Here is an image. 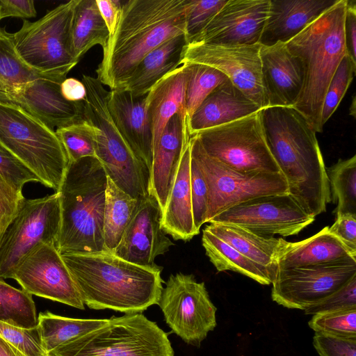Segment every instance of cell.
Segmentation results:
<instances>
[{"mask_svg":"<svg viewBox=\"0 0 356 356\" xmlns=\"http://www.w3.org/2000/svg\"><path fill=\"white\" fill-rule=\"evenodd\" d=\"M269 149L283 174L288 193L314 217L325 212L331 195L316 132L292 106L260 111Z\"/></svg>","mask_w":356,"mask_h":356,"instance_id":"6da1fadb","label":"cell"},{"mask_svg":"<svg viewBox=\"0 0 356 356\" xmlns=\"http://www.w3.org/2000/svg\"><path fill=\"white\" fill-rule=\"evenodd\" d=\"M190 0H129L103 49L97 79L115 90L127 81L141 60L168 40L185 33Z\"/></svg>","mask_w":356,"mask_h":356,"instance_id":"7a4b0ae2","label":"cell"},{"mask_svg":"<svg viewBox=\"0 0 356 356\" xmlns=\"http://www.w3.org/2000/svg\"><path fill=\"white\" fill-rule=\"evenodd\" d=\"M61 256L90 309L136 314L158 304L163 287L156 264L137 265L108 251Z\"/></svg>","mask_w":356,"mask_h":356,"instance_id":"3957f363","label":"cell"},{"mask_svg":"<svg viewBox=\"0 0 356 356\" xmlns=\"http://www.w3.org/2000/svg\"><path fill=\"white\" fill-rule=\"evenodd\" d=\"M107 175L96 157L70 162L59 190L60 254L107 251L104 214Z\"/></svg>","mask_w":356,"mask_h":356,"instance_id":"277c9868","label":"cell"},{"mask_svg":"<svg viewBox=\"0 0 356 356\" xmlns=\"http://www.w3.org/2000/svg\"><path fill=\"white\" fill-rule=\"evenodd\" d=\"M347 0L338 1L286 43L303 64L305 79L293 106L322 132L321 109L329 83L341 60L348 54L344 22Z\"/></svg>","mask_w":356,"mask_h":356,"instance_id":"5b68a950","label":"cell"},{"mask_svg":"<svg viewBox=\"0 0 356 356\" xmlns=\"http://www.w3.org/2000/svg\"><path fill=\"white\" fill-rule=\"evenodd\" d=\"M0 145L57 192L69 165L55 131L15 104L0 101Z\"/></svg>","mask_w":356,"mask_h":356,"instance_id":"8992f818","label":"cell"},{"mask_svg":"<svg viewBox=\"0 0 356 356\" xmlns=\"http://www.w3.org/2000/svg\"><path fill=\"white\" fill-rule=\"evenodd\" d=\"M55 356H175L168 334L142 313L106 324L55 349Z\"/></svg>","mask_w":356,"mask_h":356,"instance_id":"52a82bcc","label":"cell"},{"mask_svg":"<svg viewBox=\"0 0 356 356\" xmlns=\"http://www.w3.org/2000/svg\"><path fill=\"white\" fill-rule=\"evenodd\" d=\"M77 0L61 3L35 22L24 20L13 33L15 49L32 68L67 78L79 63L70 43L73 12Z\"/></svg>","mask_w":356,"mask_h":356,"instance_id":"ba28073f","label":"cell"},{"mask_svg":"<svg viewBox=\"0 0 356 356\" xmlns=\"http://www.w3.org/2000/svg\"><path fill=\"white\" fill-rule=\"evenodd\" d=\"M260 111L194 136L208 156L235 171L281 172L266 143Z\"/></svg>","mask_w":356,"mask_h":356,"instance_id":"9c48e42d","label":"cell"},{"mask_svg":"<svg viewBox=\"0 0 356 356\" xmlns=\"http://www.w3.org/2000/svg\"><path fill=\"white\" fill-rule=\"evenodd\" d=\"M190 144L191 156L199 165L207 186L206 222L247 200L288 193V185L282 172H238L208 156L196 136H191Z\"/></svg>","mask_w":356,"mask_h":356,"instance_id":"30bf717a","label":"cell"},{"mask_svg":"<svg viewBox=\"0 0 356 356\" xmlns=\"http://www.w3.org/2000/svg\"><path fill=\"white\" fill-rule=\"evenodd\" d=\"M61 224L60 195L26 199L0 239V278H11L19 264L42 243L57 245Z\"/></svg>","mask_w":356,"mask_h":356,"instance_id":"8fae6325","label":"cell"},{"mask_svg":"<svg viewBox=\"0 0 356 356\" xmlns=\"http://www.w3.org/2000/svg\"><path fill=\"white\" fill-rule=\"evenodd\" d=\"M157 305L172 332L187 344L200 347L216 327L217 308L204 282L192 274H171Z\"/></svg>","mask_w":356,"mask_h":356,"instance_id":"7c38bea8","label":"cell"},{"mask_svg":"<svg viewBox=\"0 0 356 356\" xmlns=\"http://www.w3.org/2000/svg\"><path fill=\"white\" fill-rule=\"evenodd\" d=\"M309 214L289 193L258 197L221 212L209 223L234 225L259 235H297L312 224Z\"/></svg>","mask_w":356,"mask_h":356,"instance_id":"4fadbf2b","label":"cell"},{"mask_svg":"<svg viewBox=\"0 0 356 356\" xmlns=\"http://www.w3.org/2000/svg\"><path fill=\"white\" fill-rule=\"evenodd\" d=\"M356 275V260L278 269L272 300L288 309L305 310L332 294Z\"/></svg>","mask_w":356,"mask_h":356,"instance_id":"5bb4252c","label":"cell"},{"mask_svg":"<svg viewBox=\"0 0 356 356\" xmlns=\"http://www.w3.org/2000/svg\"><path fill=\"white\" fill-rule=\"evenodd\" d=\"M261 46L189 43L183 49L181 64H202L219 70L263 108L266 102L261 81Z\"/></svg>","mask_w":356,"mask_h":356,"instance_id":"9a60e30c","label":"cell"},{"mask_svg":"<svg viewBox=\"0 0 356 356\" xmlns=\"http://www.w3.org/2000/svg\"><path fill=\"white\" fill-rule=\"evenodd\" d=\"M11 279L31 295L84 309L85 305L56 245L42 243L19 264Z\"/></svg>","mask_w":356,"mask_h":356,"instance_id":"2e32d148","label":"cell"},{"mask_svg":"<svg viewBox=\"0 0 356 356\" xmlns=\"http://www.w3.org/2000/svg\"><path fill=\"white\" fill-rule=\"evenodd\" d=\"M63 81L40 78L0 93V101L19 106L49 128H60L83 120V103L66 100L60 92Z\"/></svg>","mask_w":356,"mask_h":356,"instance_id":"e0dca14e","label":"cell"},{"mask_svg":"<svg viewBox=\"0 0 356 356\" xmlns=\"http://www.w3.org/2000/svg\"><path fill=\"white\" fill-rule=\"evenodd\" d=\"M162 213L157 200L151 193L140 200L134 216L113 253L137 265H156V257L164 254L174 245L161 229Z\"/></svg>","mask_w":356,"mask_h":356,"instance_id":"ac0fdd59","label":"cell"},{"mask_svg":"<svg viewBox=\"0 0 356 356\" xmlns=\"http://www.w3.org/2000/svg\"><path fill=\"white\" fill-rule=\"evenodd\" d=\"M269 7L270 0H228L192 43L217 45L258 44Z\"/></svg>","mask_w":356,"mask_h":356,"instance_id":"d6986e66","label":"cell"},{"mask_svg":"<svg viewBox=\"0 0 356 356\" xmlns=\"http://www.w3.org/2000/svg\"><path fill=\"white\" fill-rule=\"evenodd\" d=\"M261 81L268 106H293L302 89L305 70L301 59L286 43L261 46Z\"/></svg>","mask_w":356,"mask_h":356,"instance_id":"ffe728a7","label":"cell"},{"mask_svg":"<svg viewBox=\"0 0 356 356\" xmlns=\"http://www.w3.org/2000/svg\"><path fill=\"white\" fill-rule=\"evenodd\" d=\"M146 95L136 96L121 89L110 90L108 107L131 149L151 172L153 136Z\"/></svg>","mask_w":356,"mask_h":356,"instance_id":"44dd1931","label":"cell"},{"mask_svg":"<svg viewBox=\"0 0 356 356\" xmlns=\"http://www.w3.org/2000/svg\"><path fill=\"white\" fill-rule=\"evenodd\" d=\"M191 136L186 115L176 114L168 121L152 148L150 193L162 211L170 193L181 158Z\"/></svg>","mask_w":356,"mask_h":356,"instance_id":"7402d4cb","label":"cell"},{"mask_svg":"<svg viewBox=\"0 0 356 356\" xmlns=\"http://www.w3.org/2000/svg\"><path fill=\"white\" fill-rule=\"evenodd\" d=\"M338 0H270L268 17L259 40L263 46L286 43Z\"/></svg>","mask_w":356,"mask_h":356,"instance_id":"603a6c76","label":"cell"},{"mask_svg":"<svg viewBox=\"0 0 356 356\" xmlns=\"http://www.w3.org/2000/svg\"><path fill=\"white\" fill-rule=\"evenodd\" d=\"M262 109L229 80L216 87L187 122L191 136L209 128L253 114Z\"/></svg>","mask_w":356,"mask_h":356,"instance_id":"cb8c5ba5","label":"cell"},{"mask_svg":"<svg viewBox=\"0 0 356 356\" xmlns=\"http://www.w3.org/2000/svg\"><path fill=\"white\" fill-rule=\"evenodd\" d=\"M191 144L184 148L177 172L163 210L161 226L174 240L188 241L198 234L195 229L191 192Z\"/></svg>","mask_w":356,"mask_h":356,"instance_id":"d4e9b609","label":"cell"},{"mask_svg":"<svg viewBox=\"0 0 356 356\" xmlns=\"http://www.w3.org/2000/svg\"><path fill=\"white\" fill-rule=\"evenodd\" d=\"M187 68L181 64L159 80L146 95L152 129V148L168 121L176 114L186 115Z\"/></svg>","mask_w":356,"mask_h":356,"instance_id":"484cf974","label":"cell"},{"mask_svg":"<svg viewBox=\"0 0 356 356\" xmlns=\"http://www.w3.org/2000/svg\"><path fill=\"white\" fill-rule=\"evenodd\" d=\"M326 226L298 242H288L278 259V269L356 260V252L329 232Z\"/></svg>","mask_w":356,"mask_h":356,"instance_id":"4316f807","label":"cell"},{"mask_svg":"<svg viewBox=\"0 0 356 356\" xmlns=\"http://www.w3.org/2000/svg\"><path fill=\"white\" fill-rule=\"evenodd\" d=\"M205 228L243 256L265 268L275 280L279 257L287 243L284 238L259 235L234 225L210 223Z\"/></svg>","mask_w":356,"mask_h":356,"instance_id":"83f0119b","label":"cell"},{"mask_svg":"<svg viewBox=\"0 0 356 356\" xmlns=\"http://www.w3.org/2000/svg\"><path fill=\"white\" fill-rule=\"evenodd\" d=\"M186 44L184 35H180L157 47L141 60L119 89L136 96H145L159 80L181 65Z\"/></svg>","mask_w":356,"mask_h":356,"instance_id":"f1b7e54d","label":"cell"},{"mask_svg":"<svg viewBox=\"0 0 356 356\" xmlns=\"http://www.w3.org/2000/svg\"><path fill=\"white\" fill-rule=\"evenodd\" d=\"M108 38L109 33L96 0H77L70 32L71 49L74 58L79 61L95 45H100L103 49Z\"/></svg>","mask_w":356,"mask_h":356,"instance_id":"f546056e","label":"cell"},{"mask_svg":"<svg viewBox=\"0 0 356 356\" xmlns=\"http://www.w3.org/2000/svg\"><path fill=\"white\" fill-rule=\"evenodd\" d=\"M202 243L207 256L218 272L234 271L263 285L273 283V280L265 268L243 256L206 228L202 231Z\"/></svg>","mask_w":356,"mask_h":356,"instance_id":"4dcf8cb0","label":"cell"},{"mask_svg":"<svg viewBox=\"0 0 356 356\" xmlns=\"http://www.w3.org/2000/svg\"><path fill=\"white\" fill-rule=\"evenodd\" d=\"M140 200L118 188L108 177L104 214V241L113 252L134 216Z\"/></svg>","mask_w":356,"mask_h":356,"instance_id":"1f68e13d","label":"cell"},{"mask_svg":"<svg viewBox=\"0 0 356 356\" xmlns=\"http://www.w3.org/2000/svg\"><path fill=\"white\" fill-rule=\"evenodd\" d=\"M107 321V318H74L46 312L39 314L37 327L44 350L51 353L63 344L100 327Z\"/></svg>","mask_w":356,"mask_h":356,"instance_id":"d6a6232c","label":"cell"},{"mask_svg":"<svg viewBox=\"0 0 356 356\" xmlns=\"http://www.w3.org/2000/svg\"><path fill=\"white\" fill-rule=\"evenodd\" d=\"M40 78L66 79L30 67L17 53L12 33L0 27V93Z\"/></svg>","mask_w":356,"mask_h":356,"instance_id":"836d02e7","label":"cell"},{"mask_svg":"<svg viewBox=\"0 0 356 356\" xmlns=\"http://www.w3.org/2000/svg\"><path fill=\"white\" fill-rule=\"evenodd\" d=\"M331 198L337 202L335 216L356 215V155L340 159L326 169Z\"/></svg>","mask_w":356,"mask_h":356,"instance_id":"e575fe53","label":"cell"},{"mask_svg":"<svg viewBox=\"0 0 356 356\" xmlns=\"http://www.w3.org/2000/svg\"><path fill=\"white\" fill-rule=\"evenodd\" d=\"M0 321L24 329L38 325L32 295L16 289L0 278Z\"/></svg>","mask_w":356,"mask_h":356,"instance_id":"d590c367","label":"cell"},{"mask_svg":"<svg viewBox=\"0 0 356 356\" xmlns=\"http://www.w3.org/2000/svg\"><path fill=\"white\" fill-rule=\"evenodd\" d=\"M187 68L186 114L187 122L205 98L228 78L219 70L202 64L183 63Z\"/></svg>","mask_w":356,"mask_h":356,"instance_id":"8d00e7d4","label":"cell"},{"mask_svg":"<svg viewBox=\"0 0 356 356\" xmlns=\"http://www.w3.org/2000/svg\"><path fill=\"white\" fill-rule=\"evenodd\" d=\"M55 132L65 150L69 163L86 157H96L95 133L90 124L84 119L57 128Z\"/></svg>","mask_w":356,"mask_h":356,"instance_id":"74e56055","label":"cell"},{"mask_svg":"<svg viewBox=\"0 0 356 356\" xmlns=\"http://www.w3.org/2000/svg\"><path fill=\"white\" fill-rule=\"evenodd\" d=\"M356 71V63L347 54L341 60L327 87L321 109L323 126L334 113L347 89L353 81Z\"/></svg>","mask_w":356,"mask_h":356,"instance_id":"f35d334b","label":"cell"},{"mask_svg":"<svg viewBox=\"0 0 356 356\" xmlns=\"http://www.w3.org/2000/svg\"><path fill=\"white\" fill-rule=\"evenodd\" d=\"M308 325L315 332L356 338V308L314 314Z\"/></svg>","mask_w":356,"mask_h":356,"instance_id":"ab89813d","label":"cell"},{"mask_svg":"<svg viewBox=\"0 0 356 356\" xmlns=\"http://www.w3.org/2000/svg\"><path fill=\"white\" fill-rule=\"evenodd\" d=\"M227 1H189L186 15L184 33L187 44L195 41Z\"/></svg>","mask_w":356,"mask_h":356,"instance_id":"60d3db41","label":"cell"},{"mask_svg":"<svg viewBox=\"0 0 356 356\" xmlns=\"http://www.w3.org/2000/svg\"><path fill=\"white\" fill-rule=\"evenodd\" d=\"M0 337L11 343L26 356H47L38 327L24 329L0 321Z\"/></svg>","mask_w":356,"mask_h":356,"instance_id":"b9f144b4","label":"cell"},{"mask_svg":"<svg viewBox=\"0 0 356 356\" xmlns=\"http://www.w3.org/2000/svg\"><path fill=\"white\" fill-rule=\"evenodd\" d=\"M190 175L193 222L195 229L199 234L200 227L206 223L208 210V189L203 174L192 156Z\"/></svg>","mask_w":356,"mask_h":356,"instance_id":"7bdbcfd3","label":"cell"},{"mask_svg":"<svg viewBox=\"0 0 356 356\" xmlns=\"http://www.w3.org/2000/svg\"><path fill=\"white\" fill-rule=\"evenodd\" d=\"M356 308V275L339 290L305 309V314H316Z\"/></svg>","mask_w":356,"mask_h":356,"instance_id":"ee69618b","label":"cell"},{"mask_svg":"<svg viewBox=\"0 0 356 356\" xmlns=\"http://www.w3.org/2000/svg\"><path fill=\"white\" fill-rule=\"evenodd\" d=\"M24 200L22 190L0 175V237L17 214Z\"/></svg>","mask_w":356,"mask_h":356,"instance_id":"f6af8a7d","label":"cell"},{"mask_svg":"<svg viewBox=\"0 0 356 356\" xmlns=\"http://www.w3.org/2000/svg\"><path fill=\"white\" fill-rule=\"evenodd\" d=\"M313 346L319 356H356V338L315 332Z\"/></svg>","mask_w":356,"mask_h":356,"instance_id":"bcb514c9","label":"cell"},{"mask_svg":"<svg viewBox=\"0 0 356 356\" xmlns=\"http://www.w3.org/2000/svg\"><path fill=\"white\" fill-rule=\"evenodd\" d=\"M0 175L21 190L26 183L40 182L31 171L1 145Z\"/></svg>","mask_w":356,"mask_h":356,"instance_id":"7dc6e473","label":"cell"},{"mask_svg":"<svg viewBox=\"0 0 356 356\" xmlns=\"http://www.w3.org/2000/svg\"><path fill=\"white\" fill-rule=\"evenodd\" d=\"M328 229L348 248L356 252V215L344 213L337 216L334 222Z\"/></svg>","mask_w":356,"mask_h":356,"instance_id":"c3c4849f","label":"cell"},{"mask_svg":"<svg viewBox=\"0 0 356 356\" xmlns=\"http://www.w3.org/2000/svg\"><path fill=\"white\" fill-rule=\"evenodd\" d=\"M0 18H31L37 15L34 1L31 0H0Z\"/></svg>","mask_w":356,"mask_h":356,"instance_id":"681fc988","label":"cell"},{"mask_svg":"<svg viewBox=\"0 0 356 356\" xmlns=\"http://www.w3.org/2000/svg\"><path fill=\"white\" fill-rule=\"evenodd\" d=\"M344 33L348 54L356 63V1L347 0Z\"/></svg>","mask_w":356,"mask_h":356,"instance_id":"f907efd6","label":"cell"},{"mask_svg":"<svg viewBox=\"0 0 356 356\" xmlns=\"http://www.w3.org/2000/svg\"><path fill=\"white\" fill-rule=\"evenodd\" d=\"M122 2L117 0H96L100 15L111 37L115 32L122 9Z\"/></svg>","mask_w":356,"mask_h":356,"instance_id":"816d5d0a","label":"cell"},{"mask_svg":"<svg viewBox=\"0 0 356 356\" xmlns=\"http://www.w3.org/2000/svg\"><path fill=\"white\" fill-rule=\"evenodd\" d=\"M62 96L71 102H81L86 97V88L83 83L75 78H66L60 83Z\"/></svg>","mask_w":356,"mask_h":356,"instance_id":"f5cc1de1","label":"cell"},{"mask_svg":"<svg viewBox=\"0 0 356 356\" xmlns=\"http://www.w3.org/2000/svg\"><path fill=\"white\" fill-rule=\"evenodd\" d=\"M0 356H26L15 346L0 337Z\"/></svg>","mask_w":356,"mask_h":356,"instance_id":"db71d44e","label":"cell"},{"mask_svg":"<svg viewBox=\"0 0 356 356\" xmlns=\"http://www.w3.org/2000/svg\"><path fill=\"white\" fill-rule=\"evenodd\" d=\"M47 356H55V355L52 353H48V355Z\"/></svg>","mask_w":356,"mask_h":356,"instance_id":"11a10c76","label":"cell"},{"mask_svg":"<svg viewBox=\"0 0 356 356\" xmlns=\"http://www.w3.org/2000/svg\"><path fill=\"white\" fill-rule=\"evenodd\" d=\"M0 10H1V6H0ZM0 20H1V18H0Z\"/></svg>","mask_w":356,"mask_h":356,"instance_id":"9f6ffc18","label":"cell"},{"mask_svg":"<svg viewBox=\"0 0 356 356\" xmlns=\"http://www.w3.org/2000/svg\"><path fill=\"white\" fill-rule=\"evenodd\" d=\"M0 239H1V237H0Z\"/></svg>","mask_w":356,"mask_h":356,"instance_id":"6f0895ef","label":"cell"}]
</instances>
